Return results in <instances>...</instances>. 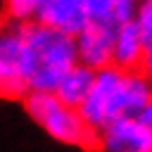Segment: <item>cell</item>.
Wrapping results in <instances>:
<instances>
[{
  "label": "cell",
  "mask_w": 152,
  "mask_h": 152,
  "mask_svg": "<svg viewBox=\"0 0 152 152\" xmlns=\"http://www.w3.org/2000/svg\"><path fill=\"white\" fill-rule=\"evenodd\" d=\"M93 83H95V69H90V66H86V64L78 62V64H74V66L66 71V76L59 81V86L55 88V93H57L66 104L81 107V104L86 102Z\"/></svg>",
  "instance_id": "ba28073f"
},
{
  "label": "cell",
  "mask_w": 152,
  "mask_h": 152,
  "mask_svg": "<svg viewBox=\"0 0 152 152\" xmlns=\"http://www.w3.org/2000/svg\"><path fill=\"white\" fill-rule=\"evenodd\" d=\"M150 78H152V31L147 33V43H145V59H142V66H140Z\"/></svg>",
  "instance_id": "7c38bea8"
},
{
  "label": "cell",
  "mask_w": 152,
  "mask_h": 152,
  "mask_svg": "<svg viewBox=\"0 0 152 152\" xmlns=\"http://www.w3.org/2000/svg\"><path fill=\"white\" fill-rule=\"evenodd\" d=\"M74 64H78L76 36L38 19L12 21L0 38V90L5 97L55 90Z\"/></svg>",
  "instance_id": "6da1fadb"
},
{
  "label": "cell",
  "mask_w": 152,
  "mask_h": 152,
  "mask_svg": "<svg viewBox=\"0 0 152 152\" xmlns=\"http://www.w3.org/2000/svg\"><path fill=\"white\" fill-rule=\"evenodd\" d=\"M26 114L57 142L71 147L97 145V131L88 126L78 107L66 104L55 90H31L24 97Z\"/></svg>",
  "instance_id": "3957f363"
},
{
  "label": "cell",
  "mask_w": 152,
  "mask_h": 152,
  "mask_svg": "<svg viewBox=\"0 0 152 152\" xmlns=\"http://www.w3.org/2000/svg\"><path fill=\"white\" fill-rule=\"evenodd\" d=\"M97 145L107 152H152V135L138 116H121L97 131Z\"/></svg>",
  "instance_id": "5b68a950"
},
{
  "label": "cell",
  "mask_w": 152,
  "mask_h": 152,
  "mask_svg": "<svg viewBox=\"0 0 152 152\" xmlns=\"http://www.w3.org/2000/svg\"><path fill=\"white\" fill-rule=\"evenodd\" d=\"M133 19L142 26L145 33H150V31H152V0H140Z\"/></svg>",
  "instance_id": "8fae6325"
},
{
  "label": "cell",
  "mask_w": 152,
  "mask_h": 152,
  "mask_svg": "<svg viewBox=\"0 0 152 152\" xmlns=\"http://www.w3.org/2000/svg\"><path fill=\"white\" fill-rule=\"evenodd\" d=\"M114 33H116L114 26L90 19L76 33L78 62L95 69V71L114 64Z\"/></svg>",
  "instance_id": "277c9868"
},
{
  "label": "cell",
  "mask_w": 152,
  "mask_h": 152,
  "mask_svg": "<svg viewBox=\"0 0 152 152\" xmlns=\"http://www.w3.org/2000/svg\"><path fill=\"white\" fill-rule=\"evenodd\" d=\"M140 0H86L90 19L109 24V26H119L124 21H131L135 17Z\"/></svg>",
  "instance_id": "9c48e42d"
},
{
  "label": "cell",
  "mask_w": 152,
  "mask_h": 152,
  "mask_svg": "<svg viewBox=\"0 0 152 152\" xmlns=\"http://www.w3.org/2000/svg\"><path fill=\"white\" fill-rule=\"evenodd\" d=\"M145 43L147 33L135 19L119 24L114 33V64L121 69H140L145 59Z\"/></svg>",
  "instance_id": "52a82bcc"
},
{
  "label": "cell",
  "mask_w": 152,
  "mask_h": 152,
  "mask_svg": "<svg viewBox=\"0 0 152 152\" xmlns=\"http://www.w3.org/2000/svg\"><path fill=\"white\" fill-rule=\"evenodd\" d=\"M36 19L76 36L90 21V12L86 0H40Z\"/></svg>",
  "instance_id": "8992f818"
},
{
  "label": "cell",
  "mask_w": 152,
  "mask_h": 152,
  "mask_svg": "<svg viewBox=\"0 0 152 152\" xmlns=\"http://www.w3.org/2000/svg\"><path fill=\"white\" fill-rule=\"evenodd\" d=\"M150 100L152 78L142 69H121L109 64L95 71V83L78 109L93 131H102L121 116H138Z\"/></svg>",
  "instance_id": "7a4b0ae2"
},
{
  "label": "cell",
  "mask_w": 152,
  "mask_h": 152,
  "mask_svg": "<svg viewBox=\"0 0 152 152\" xmlns=\"http://www.w3.org/2000/svg\"><path fill=\"white\" fill-rule=\"evenodd\" d=\"M138 119L142 121V126H145V128L150 131V135H152V100H150V102H147V104H145V107L140 109Z\"/></svg>",
  "instance_id": "4fadbf2b"
},
{
  "label": "cell",
  "mask_w": 152,
  "mask_h": 152,
  "mask_svg": "<svg viewBox=\"0 0 152 152\" xmlns=\"http://www.w3.org/2000/svg\"><path fill=\"white\" fill-rule=\"evenodd\" d=\"M38 5L40 0H5V14L10 21H33L38 17Z\"/></svg>",
  "instance_id": "30bf717a"
}]
</instances>
